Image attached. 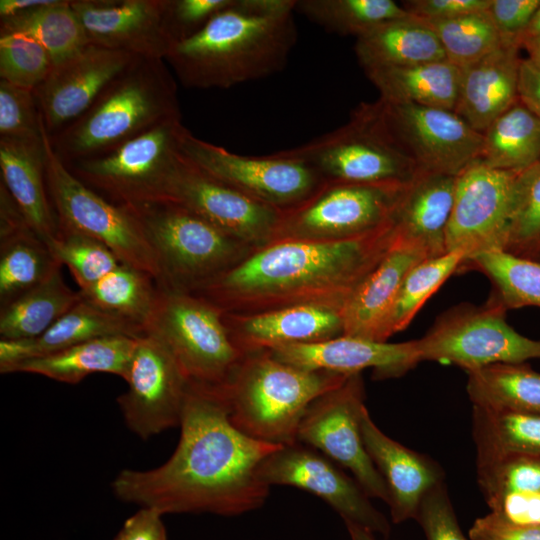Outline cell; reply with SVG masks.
I'll use <instances>...</instances> for the list:
<instances>
[{"mask_svg":"<svg viewBox=\"0 0 540 540\" xmlns=\"http://www.w3.org/2000/svg\"><path fill=\"white\" fill-rule=\"evenodd\" d=\"M519 172L475 162L456 177L446 252L460 251L467 260L503 248Z\"/></svg>","mask_w":540,"mask_h":540,"instance_id":"cell-18","label":"cell"},{"mask_svg":"<svg viewBox=\"0 0 540 540\" xmlns=\"http://www.w3.org/2000/svg\"><path fill=\"white\" fill-rule=\"evenodd\" d=\"M486 10L449 20L426 21L436 33L446 60L460 69L502 46L498 31Z\"/></svg>","mask_w":540,"mask_h":540,"instance_id":"cell-43","label":"cell"},{"mask_svg":"<svg viewBox=\"0 0 540 540\" xmlns=\"http://www.w3.org/2000/svg\"><path fill=\"white\" fill-rule=\"evenodd\" d=\"M506 312L491 297L481 306L462 303L445 311L416 339L420 360L455 364L468 373L492 364L540 358V340L514 330Z\"/></svg>","mask_w":540,"mask_h":540,"instance_id":"cell-11","label":"cell"},{"mask_svg":"<svg viewBox=\"0 0 540 540\" xmlns=\"http://www.w3.org/2000/svg\"><path fill=\"white\" fill-rule=\"evenodd\" d=\"M415 520L426 540H470L463 534L444 482L432 487L422 498Z\"/></svg>","mask_w":540,"mask_h":540,"instance_id":"cell-50","label":"cell"},{"mask_svg":"<svg viewBox=\"0 0 540 540\" xmlns=\"http://www.w3.org/2000/svg\"><path fill=\"white\" fill-rule=\"evenodd\" d=\"M462 267L476 269L491 281V298L506 311L526 306L540 307V261L490 249L465 260Z\"/></svg>","mask_w":540,"mask_h":540,"instance_id":"cell-39","label":"cell"},{"mask_svg":"<svg viewBox=\"0 0 540 540\" xmlns=\"http://www.w3.org/2000/svg\"><path fill=\"white\" fill-rule=\"evenodd\" d=\"M137 338L109 336L86 341L25 360L11 367L7 374L32 373L67 384H78L94 373L125 379Z\"/></svg>","mask_w":540,"mask_h":540,"instance_id":"cell-31","label":"cell"},{"mask_svg":"<svg viewBox=\"0 0 540 540\" xmlns=\"http://www.w3.org/2000/svg\"><path fill=\"white\" fill-rule=\"evenodd\" d=\"M184 127L181 116L173 117L109 152L66 166L86 186L114 204L165 202L181 155Z\"/></svg>","mask_w":540,"mask_h":540,"instance_id":"cell-9","label":"cell"},{"mask_svg":"<svg viewBox=\"0 0 540 540\" xmlns=\"http://www.w3.org/2000/svg\"><path fill=\"white\" fill-rule=\"evenodd\" d=\"M53 256L67 266L79 290H84L121 264L103 243L84 234L59 228L49 244Z\"/></svg>","mask_w":540,"mask_h":540,"instance_id":"cell-45","label":"cell"},{"mask_svg":"<svg viewBox=\"0 0 540 540\" xmlns=\"http://www.w3.org/2000/svg\"><path fill=\"white\" fill-rule=\"evenodd\" d=\"M71 6L89 44L163 60L173 47L164 21L166 0H71Z\"/></svg>","mask_w":540,"mask_h":540,"instance_id":"cell-21","label":"cell"},{"mask_svg":"<svg viewBox=\"0 0 540 540\" xmlns=\"http://www.w3.org/2000/svg\"><path fill=\"white\" fill-rule=\"evenodd\" d=\"M268 486L286 485L305 490L325 501L343 519L385 538L388 519L370 502L360 484L320 451L300 442L283 445L269 454L258 471Z\"/></svg>","mask_w":540,"mask_h":540,"instance_id":"cell-17","label":"cell"},{"mask_svg":"<svg viewBox=\"0 0 540 540\" xmlns=\"http://www.w3.org/2000/svg\"><path fill=\"white\" fill-rule=\"evenodd\" d=\"M393 242L392 221L347 240L273 242L190 293L223 313L252 314L296 305L341 312Z\"/></svg>","mask_w":540,"mask_h":540,"instance_id":"cell-2","label":"cell"},{"mask_svg":"<svg viewBox=\"0 0 540 540\" xmlns=\"http://www.w3.org/2000/svg\"><path fill=\"white\" fill-rule=\"evenodd\" d=\"M145 333L172 352L189 383L225 388L247 353L234 342L223 312L185 291L158 287Z\"/></svg>","mask_w":540,"mask_h":540,"instance_id":"cell-8","label":"cell"},{"mask_svg":"<svg viewBox=\"0 0 540 540\" xmlns=\"http://www.w3.org/2000/svg\"><path fill=\"white\" fill-rule=\"evenodd\" d=\"M42 118V117H41ZM45 175L59 228L75 231L107 246L121 263L160 279L154 250L133 211L86 186L54 152L43 120Z\"/></svg>","mask_w":540,"mask_h":540,"instance_id":"cell-10","label":"cell"},{"mask_svg":"<svg viewBox=\"0 0 540 540\" xmlns=\"http://www.w3.org/2000/svg\"><path fill=\"white\" fill-rule=\"evenodd\" d=\"M427 258L423 250L394 239L379 265L341 309L343 335L387 342L388 320L403 280Z\"/></svg>","mask_w":540,"mask_h":540,"instance_id":"cell-25","label":"cell"},{"mask_svg":"<svg viewBox=\"0 0 540 540\" xmlns=\"http://www.w3.org/2000/svg\"><path fill=\"white\" fill-rule=\"evenodd\" d=\"M62 265L29 230L0 241V304H9L48 279Z\"/></svg>","mask_w":540,"mask_h":540,"instance_id":"cell-40","label":"cell"},{"mask_svg":"<svg viewBox=\"0 0 540 540\" xmlns=\"http://www.w3.org/2000/svg\"><path fill=\"white\" fill-rule=\"evenodd\" d=\"M144 334L142 326L107 313L81 297L41 336L34 339H1L0 372L7 374L11 367L25 360L97 338H137Z\"/></svg>","mask_w":540,"mask_h":540,"instance_id":"cell-29","label":"cell"},{"mask_svg":"<svg viewBox=\"0 0 540 540\" xmlns=\"http://www.w3.org/2000/svg\"><path fill=\"white\" fill-rule=\"evenodd\" d=\"M80 300V292L66 285L60 268L38 286L1 307V339L37 338Z\"/></svg>","mask_w":540,"mask_h":540,"instance_id":"cell-34","label":"cell"},{"mask_svg":"<svg viewBox=\"0 0 540 540\" xmlns=\"http://www.w3.org/2000/svg\"><path fill=\"white\" fill-rule=\"evenodd\" d=\"M32 230L23 212L0 181V241Z\"/></svg>","mask_w":540,"mask_h":540,"instance_id":"cell-56","label":"cell"},{"mask_svg":"<svg viewBox=\"0 0 540 540\" xmlns=\"http://www.w3.org/2000/svg\"><path fill=\"white\" fill-rule=\"evenodd\" d=\"M521 48L527 51L528 57L526 59L540 70V36L525 40Z\"/></svg>","mask_w":540,"mask_h":540,"instance_id":"cell-59","label":"cell"},{"mask_svg":"<svg viewBox=\"0 0 540 540\" xmlns=\"http://www.w3.org/2000/svg\"><path fill=\"white\" fill-rule=\"evenodd\" d=\"M180 150L199 169L246 196L281 211L314 195L325 182L304 161L281 151L245 156L194 136L184 127Z\"/></svg>","mask_w":540,"mask_h":540,"instance_id":"cell-13","label":"cell"},{"mask_svg":"<svg viewBox=\"0 0 540 540\" xmlns=\"http://www.w3.org/2000/svg\"><path fill=\"white\" fill-rule=\"evenodd\" d=\"M165 202L185 207L253 250L272 242L282 213L206 174L182 152Z\"/></svg>","mask_w":540,"mask_h":540,"instance_id":"cell-19","label":"cell"},{"mask_svg":"<svg viewBox=\"0 0 540 540\" xmlns=\"http://www.w3.org/2000/svg\"><path fill=\"white\" fill-rule=\"evenodd\" d=\"M268 351L282 362L310 370L352 375L371 368L379 380L402 376L421 362L416 340L389 343L347 335Z\"/></svg>","mask_w":540,"mask_h":540,"instance_id":"cell-22","label":"cell"},{"mask_svg":"<svg viewBox=\"0 0 540 540\" xmlns=\"http://www.w3.org/2000/svg\"><path fill=\"white\" fill-rule=\"evenodd\" d=\"M41 121L34 91L0 80V138L40 139Z\"/></svg>","mask_w":540,"mask_h":540,"instance_id":"cell-48","label":"cell"},{"mask_svg":"<svg viewBox=\"0 0 540 540\" xmlns=\"http://www.w3.org/2000/svg\"><path fill=\"white\" fill-rule=\"evenodd\" d=\"M540 0H491L487 8L502 45L521 49L523 35L534 15Z\"/></svg>","mask_w":540,"mask_h":540,"instance_id":"cell-51","label":"cell"},{"mask_svg":"<svg viewBox=\"0 0 540 540\" xmlns=\"http://www.w3.org/2000/svg\"><path fill=\"white\" fill-rule=\"evenodd\" d=\"M179 426V442L167 461L117 474L111 487L118 499L162 515L237 516L266 502L271 487L258 471L280 446L234 426L224 389L190 383Z\"/></svg>","mask_w":540,"mask_h":540,"instance_id":"cell-1","label":"cell"},{"mask_svg":"<svg viewBox=\"0 0 540 540\" xmlns=\"http://www.w3.org/2000/svg\"><path fill=\"white\" fill-rule=\"evenodd\" d=\"M349 376L297 367L268 350L249 352L224 388L230 420L255 440L295 443L308 406Z\"/></svg>","mask_w":540,"mask_h":540,"instance_id":"cell-5","label":"cell"},{"mask_svg":"<svg viewBox=\"0 0 540 540\" xmlns=\"http://www.w3.org/2000/svg\"><path fill=\"white\" fill-rule=\"evenodd\" d=\"M519 100L540 117V70L522 59L518 78Z\"/></svg>","mask_w":540,"mask_h":540,"instance_id":"cell-57","label":"cell"},{"mask_svg":"<svg viewBox=\"0 0 540 540\" xmlns=\"http://www.w3.org/2000/svg\"><path fill=\"white\" fill-rule=\"evenodd\" d=\"M467 374L474 406L540 414V373L525 363H497Z\"/></svg>","mask_w":540,"mask_h":540,"instance_id":"cell-35","label":"cell"},{"mask_svg":"<svg viewBox=\"0 0 540 540\" xmlns=\"http://www.w3.org/2000/svg\"><path fill=\"white\" fill-rule=\"evenodd\" d=\"M491 0H407L401 5L412 16L424 21H443L485 11Z\"/></svg>","mask_w":540,"mask_h":540,"instance_id":"cell-53","label":"cell"},{"mask_svg":"<svg viewBox=\"0 0 540 540\" xmlns=\"http://www.w3.org/2000/svg\"><path fill=\"white\" fill-rule=\"evenodd\" d=\"M519 51L517 46L502 45L461 69L454 111L476 131L483 133L519 100Z\"/></svg>","mask_w":540,"mask_h":540,"instance_id":"cell-27","label":"cell"},{"mask_svg":"<svg viewBox=\"0 0 540 540\" xmlns=\"http://www.w3.org/2000/svg\"><path fill=\"white\" fill-rule=\"evenodd\" d=\"M79 292L82 299L101 310L134 322L145 330L156 303L158 286L149 274L121 263Z\"/></svg>","mask_w":540,"mask_h":540,"instance_id":"cell-38","label":"cell"},{"mask_svg":"<svg viewBox=\"0 0 540 540\" xmlns=\"http://www.w3.org/2000/svg\"><path fill=\"white\" fill-rule=\"evenodd\" d=\"M407 184L325 183L302 204L282 211L271 243L340 241L374 232L392 221Z\"/></svg>","mask_w":540,"mask_h":540,"instance_id":"cell-12","label":"cell"},{"mask_svg":"<svg viewBox=\"0 0 540 540\" xmlns=\"http://www.w3.org/2000/svg\"><path fill=\"white\" fill-rule=\"evenodd\" d=\"M456 177L421 171L406 185L392 216L395 240L423 250L429 258L447 253Z\"/></svg>","mask_w":540,"mask_h":540,"instance_id":"cell-26","label":"cell"},{"mask_svg":"<svg viewBox=\"0 0 540 540\" xmlns=\"http://www.w3.org/2000/svg\"><path fill=\"white\" fill-rule=\"evenodd\" d=\"M162 515L151 508H140L127 518L113 540H167Z\"/></svg>","mask_w":540,"mask_h":540,"instance_id":"cell-55","label":"cell"},{"mask_svg":"<svg viewBox=\"0 0 540 540\" xmlns=\"http://www.w3.org/2000/svg\"><path fill=\"white\" fill-rule=\"evenodd\" d=\"M502 250L540 261V161L519 172Z\"/></svg>","mask_w":540,"mask_h":540,"instance_id":"cell-44","label":"cell"},{"mask_svg":"<svg viewBox=\"0 0 540 540\" xmlns=\"http://www.w3.org/2000/svg\"><path fill=\"white\" fill-rule=\"evenodd\" d=\"M486 502L491 513L506 522L540 527V492H510Z\"/></svg>","mask_w":540,"mask_h":540,"instance_id":"cell-52","label":"cell"},{"mask_svg":"<svg viewBox=\"0 0 540 540\" xmlns=\"http://www.w3.org/2000/svg\"><path fill=\"white\" fill-rule=\"evenodd\" d=\"M20 33L36 39L59 65L89 44L71 0H52L23 14L0 20V35Z\"/></svg>","mask_w":540,"mask_h":540,"instance_id":"cell-37","label":"cell"},{"mask_svg":"<svg viewBox=\"0 0 540 540\" xmlns=\"http://www.w3.org/2000/svg\"><path fill=\"white\" fill-rule=\"evenodd\" d=\"M393 140L423 172L458 176L480 157L483 135L455 111L377 101Z\"/></svg>","mask_w":540,"mask_h":540,"instance_id":"cell-15","label":"cell"},{"mask_svg":"<svg viewBox=\"0 0 540 540\" xmlns=\"http://www.w3.org/2000/svg\"><path fill=\"white\" fill-rule=\"evenodd\" d=\"M477 462L507 455H540V414L474 406Z\"/></svg>","mask_w":540,"mask_h":540,"instance_id":"cell-36","label":"cell"},{"mask_svg":"<svg viewBox=\"0 0 540 540\" xmlns=\"http://www.w3.org/2000/svg\"><path fill=\"white\" fill-rule=\"evenodd\" d=\"M360 424L365 448L388 490L391 521L399 524L415 519L424 495L443 482L440 465L388 437L374 423L366 406Z\"/></svg>","mask_w":540,"mask_h":540,"instance_id":"cell-23","label":"cell"},{"mask_svg":"<svg viewBox=\"0 0 540 540\" xmlns=\"http://www.w3.org/2000/svg\"><path fill=\"white\" fill-rule=\"evenodd\" d=\"M466 260L460 251L447 252L416 264L399 289L387 324L388 338L404 330L425 302Z\"/></svg>","mask_w":540,"mask_h":540,"instance_id":"cell-42","label":"cell"},{"mask_svg":"<svg viewBox=\"0 0 540 540\" xmlns=\"http://www.w3.org/2000/svg\"><path fill=\"white\" fill-rule=\"evenodd\" d=\"M124 380L128 389L117 403L131 432L147 440L180 425L190 383L159 338L149 333L137 338Z\"/></svg>","mask_w":540,"mask_h":540,"instance_id":"cell-16","label":"cell"},{"mask_svg":"<svg viewBox=\"0 0 540 540\" xmlns=\"http://www.w3.org/2000/svg\"><path fill=\"white\" fill-rule=\"evenodd\" d=\"M354 51L364 71L446 59L434 30L410 14L384 22L356 38Z\"/></svg>","mask_w":540,"mask_h":540,"instance_id":"cell-30","label":"cell"},{"mask_svg":"<svg viewBox=\"0 0 540 540\" xmlns=\"http://www.w3.org/2000/svg\"><path fill=\"white\" fill-rule=\"evenodd\" d=\"M128 207L139 219L156 255L159 288L192 292L254 251L176 203Z\"/></svg>","mask_w":540,"mask_h":540,"instance_id":"cell-6","label":"cell"},{"mask_svg":"<svg viewBox=\"0 0 540 540\" xmlns=\"http://www.w3.org/2000/svg\"><path fill=\"white\" fill-rule=\"evenodd\" d=\"M53 68L49 52L36 39L20 33L0 35V80L34 91Z\"/></svg>","mask_w":540,"mask_h":540,"instance_id":"cell-46","label":"cell"},{"mask_svg":"<svg viewBox=\"0 0 540 540\" xmlns=\"http://www.w3.org/2000/svg\"><path fill=\"white\" fill-rule=\"evenodd\" d=\"M351 540H377L374 533L351 522H344Z\"/></svg>","mask_w":540,"mask_h":540,"instance_id":"cell-60","label":"cell"},{"mask_svg":"<svg viewBox=\"0 0 540 540\" xmlns=\"http://www.w3.org/2000/svg\"><path fill=\"white\" fill-rule=\"evenodd\" d=\"M365 73L382 101L455 109L461 69L446 59Z\"/></svg>","mask_w":540,"mask_h":540,"instance_id":"cell-32","label":"cell"},{"mask_svg":"<svg viewBox=\"0 0 540 540\" xmlns=\"http://www.w3.org/2000/svg\"><path fill=\"white\" fill-rule=\"evenodd\" d=\"M295 0H234L165 62L186 88H221L283 70L297 41Z\"/></svg>","mask_w":540,"mask_h":540,"instance_id":"cell-3","label":"cell"},{"mask_svg":"<svg viewBox=\"0 0 540 540\" xmlns=\"http://www.w3.org/2000/svg\"><path fill=\"white\" fill-rule=\"evenodd\" d=\"M179 116L176 82L165 60L140 58L84 114L50 136V142L68 165L109 152Z\"/></svg>","mask_w":540,"mask_h":540,"instance_id":"cell-4","label":"cell"},{"mask_svg":"<svg viewBox=\"0 0 540 540\" xmlns=\"http://www.w3.org/2000/svg\"><path fill=\"white\" fill-rule=\"evenodd\" d=\"M52 0H0V20L8 19L40 6Z\"/></svg>","mask_w":540,"mask_h":540,"instance_id":"cell-58","label":"cell"},{"mask_svg":"<svg viewBox=\"0 0 540 540\" xmlns=\"http://www.w3.org/2000/svg\"><path fill=\"white\" fill-rule=\"evenodd\" d=\"M537 36H540V4L536 10V12L534 13L524 35H523V38H522V42H521V45L522 43L527 40V39H530V38H534V37H537Z\"/></svg>","mask_w":540,"mask_h":540,"instance_id":"cell-61","label":"cell"},{"mask_svg":"<svg viewBox=\"0 0 540 540\" xmlns=\"http://www.w3.org/2000/svg\"><path fill=\"white\" fill-rule=\"evenodd\" d=\"M480 162L488 167L522 171L540 161V117L520 100L482 133Z\"/></svg>","mask_w":540,"mask_h":540,"instance_id":"cell-33","label":"cell"},{"mask_svg":"<svg viewBox=\"0 0 540 540\" xmlns=\"http://www.w3.org/2000/svg\"><path fill=\"white\" fill-rule=\"evenodd\" d=\"M477 481L486 501L510 492H540V455L477 462Z\"/></svg>","mask_w":540,"mask_h":540,"instance_id":"cell-47","label":"cell"},{"mask_svg":"<svg viewBox=\"0 0 540 540\" xmlns=\"http://www.w3.org/2000/svg\"><path fill=\"white\" fill-rule=\"evenodd\" d=\"M470 540H540V527L519 526L493 513L477 518L469 529Z\"/></svg>","mask_w":540,"mask_h":540,"instance_id":"cell-54","label":"cell"},{"mask_svg":"<svg viewBox=\"0 0 540 540\" xmlns=\"http://www.w3.org/2000/svg\"><path fill=\"white\" fill-rule=\"evenodd\" d=\"M313 168L325 183H409L421 170L385 128L377 101L356 107L337 129L281 150Z\"/></svg>","mask_w":540,"mask_h":540,"instance_id":"cell-7","label":"cell"},{"mask_svg":"<svg viewBox=\"0 0 540 540\" xmlns=\"http://www.w3.org/2000/svg\"><path fill=\"white\" fill-rule=\"evenodd\" d=\"M324 30L355 38L409 13L393 0H295V13Z\"/></svg>","mask_w":540,"mask_h":540,"instance_id":"cell-41","label":"cell"},{"mask_svg":"<svg viewBox=\"0 0 540 540\" xmlns=\"http://www.w3.org/2000/svg\"><path fill=\"white\" fill-rule=\"evenodd\" d=\"M233 2L234 0H166L164 21L173 46L199 32L216 14Z\"/></svg>","mask_w":540,"mask_h":540,"instance_id":"cell-49","label":"cell"},{"mask_svg":"<svg viewBox=\"0 0 540 540\" xmlns=\"http://www.w3.org/2000/svg\"><path fill=\"white\" fill-rule=\"evenodd\" d=\"M139 57L88 44L67 61L54 66L34 90L49 136L84 114L101 93Z\"/></svg>","mask_w":540,"mask_h":540,"instance_id":"cell-20","label":"cell"},{"mask_svg":"<svg viewBox=\"0 0 540 540\" xmlns=\"http://www.w3.org/2000/svg\"><path fill=\"white\" fill-rule=\"evenodd\" d=\"M0 169V181L48 245L58 235L59 225L46 184L43 138H0Z\"/></svg>","mask_w":540,"mask_h":540,"instance_id":"cell-28","label":"cell"},{"mask_svg":"<svg viewBox=\"0 0 540 540\" xmlns=\"http://www.w3.org/2000/svg\"><path fill=\"white\" fill-rule=\"evenodd\" d=\"M360 373L316 398L298 428L297 441L347 469L370 498L389 501L386 484L364 445L360 416L364 403Z\"/></svg>","mask_w":540,"mask_h":540,"instance_id":"cell-14","label":"cell"},{"mask_svg":"<svg viewBox=\"0 0 540 540\" xmlns=\"http://www.w3.org/2000/svg\"><path fill=\"white\" fill-rule=\"evenodd\" d=\"M223 319L234 342L244 353L318 343L343 335L341 312L315 305H296L252 314L223 313Z\"/></svg>","mask_w":540,"mask_h":540,"instance_id":"cell-24","label":"cell"}]
</instances>
